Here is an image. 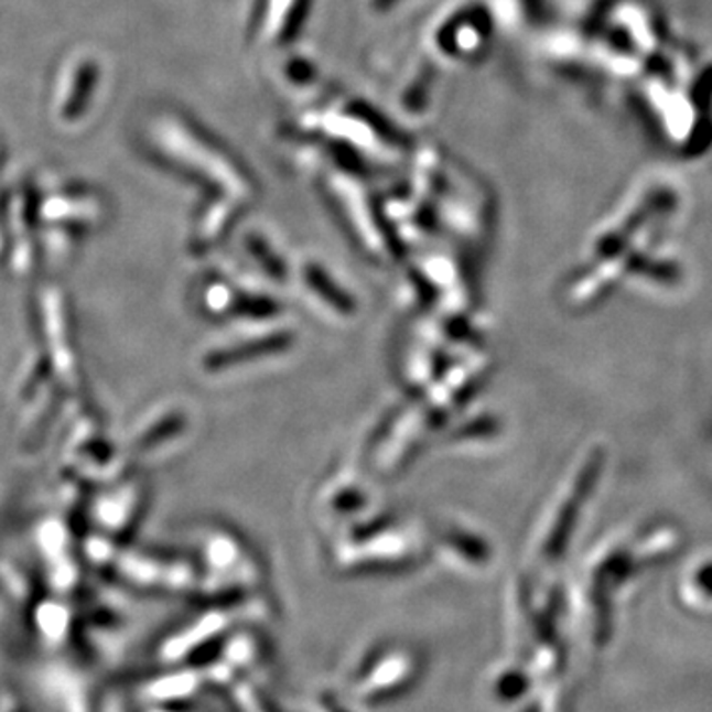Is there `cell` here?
Here are the masks:
<instances>
[{
    "label": "cell",
    "instance_id": "1",
    "mask_svg": "<svg viewBox=\"0 0 712 712\" xmlns=\"http://www.w3.org/2000/svg\"><path fill=\"white\" fill-rule=\"evenodd\" d=\"M604 465H606V452L604 447H596L586 453L584 462L578 467L574 482L570 485L569 497L562 500V507L557 513V519L552 522V529L547 539V557L550 559H557L564 552V547L569 544L570 537L576 529L584 503L592 499L594 495L597 482L604 473Z\"/></svg>",
    "mask_w": 712,
    "mask_h": 712
},
{
    "label": "cell",
    "instance_id": "2",
    "mask_svg": "<svg viewBox=\"0 0 712 712\" xmlns=\"http://www.w3.org/2000/svg\"><path fill=\"white\" fill-rule=\"evenodd\" d=\"M375 2L376 7H382V9H385V7H388V4H392L395 0H375Z\"/></svg>",
    "mask_w": 712,
    "mask_h": 712
}]
</instances>
